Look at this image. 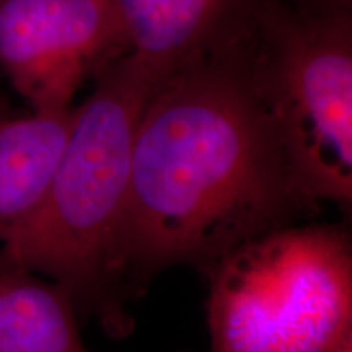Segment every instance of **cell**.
I'll use <instances>...</instances> for the list:
<instances>
[{"instance_id": "cell-1", "label": "cell", "mask_w": 352, "mask_h": 352, "mask_svg": "<svg viewBox=\"0 0 352 352\" xmlns=\"http://www.w3.org/2000/svg\"><path fill=\"white\" fill-rule=\"evenodd\" d=\"M298 189L252 72V34L155 82L132 147L107 263L108 328L124 300L175 264L201 270L315 209Z\"/></svg>"}, {"instance_id": "cell-2", "label": "cell", "mask_w": 352, "mask_h": 352, "mask_svg": "<svg viewBox=\"0 0 352 352\" xmlns=\"http://www.w3.org/2000/svg\"><path fill=\"white\" fill-rule=\"evenodd\" d=\"M74 120L36 209L0 235V254L59 284L108 328L107 263L131 179L132 147L158 78L134 56L104 65Z\"/></svg>"}, {"instance_id": "cell-3", "label": "cell", "mask_w": 352, "mask_h": 352, "mask_svg": "<svg viewBox=\"0 0 352 352\" xmlns=\"http://www.w3.org/2000/svg\"><path fill=\"white\" fill-rule=\"evenodd\" d=\"M206 272L212 352H329L352 336V253L342 230L276 228Z\"/></svg>"}, {"instance_id": "cell-4", "label": "cell", "mask_w": 352, "mask_h": 352, "mask_svg": "<svg viewBox=\"0 0 352 352\" xmlns=\"http://www.w3.org/2000/svg\"><path fill=\"white\" fill-rule=\"evenodd\" d=\"M252 72L297 186L315 204L352 197V13L314 15L266 0Z\"/></svg>"}, {"instance_id": "cell-5", "label": "cell", "mask_w": 352, "mask_h": 352, "mask_svg": "<svg viewBox=\"0 0 352 352\" xmlns=\"http://www.w3.org/2000/svg\"><path fill=\"white\" fill-rule=\"evenodd\" d=\"M124 54L108 0H0V70L33 111L70 108L87 78Z\"/></svg>"}, {"instance_id": "cell-6", "label": "cell", "mask_w": 352, "mask_h": 352, "mask_svg": "<svg viewBox=\"0 0 352 352\" xmlns=\"http://www.w3.org/2000/svg\"><path fill=\"white\" fill-rule=\"evenodd\" d=\"M127 54L158 80L252 34L266 0H108Z\"/></svg>"}, {"instance_id": "cell-7", "label": "cell", "mask_w": 352, "mask_h": 352, "mask_svg": "<svg viewBox=\"0 0 352 352\" xmlns=\"http://www.w3.org/2000/svg\"><path fill=\"white\" fill-rule=\"evenodd\" d=\"M65 290L0 254V352H88Z\"/></svg>"}, {"instance_id": "cell-8", "label": "cell", "mask_w": 352, "mask_h": 352, "mask_svg": "<svg viewBox=\"0 0 352 352\" xmlns=\"http://www.w3.org/2000/svg\"><path fill=\"white\" fill-rule=\"evenodd\" d=\"M72 120L74 107L0 120V235L43 199Z\"/></svg>"}, {"instance_id": "cell-9", "label": "cell", "mask_w": 352, "mask_h": 352, "mask_svg": "<svg viewBox=\"0 0 352 352\" xmlns=\"http://www.w3.org/2000/svg\"><path fill=\"white\" fill-rule=\"evenodd\" d=\"M294 7L314 15H349L352 0H287Z\"/></svg>"}, {"instance_id": "cell-10", "label": "cell", "mask_w": 352, "mask_h": 352, "mask_svg": "<svg viewBox=\"0 0 352 352\" xmlns=\"http://www.w3.org/2000/svg\"><path fill=\"white\" fill-rule=\"evenodd\" d=\"M10 116H13L10 104H8L6 96H3L2 91H0V120H6V118H10Z\"/></svg>"}, {"instance_id": "cell-11", "label": "cell", "mask_w": 352, "mask_h": 352, "mask_svg": "<svg viewBox=\"0 0 352 352\" xmlns=\"http://www.w3.org/2000/svg\"><path fill=\"white\" fill-rule=\"evenodd\" d=\"M329 352H352V336L346 338L344 341H341L336 347H333Z\"/></svg>"}]
</instances>
